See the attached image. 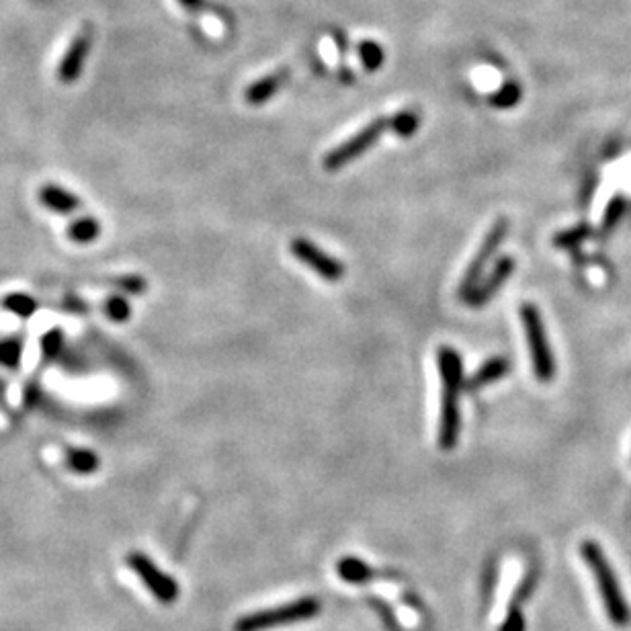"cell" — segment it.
I'll return each instance as SVG.
<instances>
[{"instance_id":"obj_22","label":"cell","mask_w":631,"mask_h":631,"mask_svg":"<svg viewBox=\"0 0 631 631\" xmlns=\"http://www.w3.org/2000/svg\"><path fill=\"white\" fill-rule=\"evenodd\" d=\"M64 343V334L60 328H51V331L45 332V337L42 339V348H43V357L45 359H54L58 357Z\"/></svg>"},{"instance_id":"obj_19","label":"cell","mask_w":631,"mask_h":631,"mask_svg":"<svg viewBox=\"0 0 631 631\" xmlns=\"http://www.w3.org/2000/svg\"><path fill=\"white\" fill-rule=\"evenodd\" d=\"M359 60L365 66V70L376 72L386 60V51L376 42H363L359 45Z\"/></svg>"},{"instance_id":"obj_5","label":"cell","mask_w":631,"mask_h":631,"mask_svg":"<svg viewBox=\"0 0 631 631\" xmlns=\"http://www.w3.org/2000/svg\"><path fill=\"white\" fill-rule=\"evenodd\" d=\"M521 322L525 328V337H527L529 343L535 378L545 384V381L554 378V357H551L548 337H545L541 316H539V310L534 304L521 306Z\"/></svg>"},{"instance_id":"obj_1","label":"cell","mask_w":631,"mask_h":631,"mask_svg":"<svg viewBox=\"0 0 631 631\" xmlns=\"http://www.w3.org/2000/svg\"><path fill=\"white\" fill-rule=\"evenodd\" d=\"M439 378H441V417H439L437 441L441 451H453L459 441V393L464 387V363L453 347H439Z\"/></svg>"},{"instance_id":"obj_3","label":"cell","mask_w":631,"mask_h":631,"mask_svg":"<svg viewBox=\"0 0 631 631\" xmlns=\"http://www.w3.org/2000/svg\"><path fill=\"white\" fill-rule=\"evenodd\" d=\"M320 601L314 596H304V599L292 601L287 604H279L273 609H262L256 613L240 617L234 623V631H267L279 626H292V623L308 621L320 613Z\"/></svg>"},{"instance_id":"obj_7","label":"cell","mask_w":631,"mask_h":631,"mask_svg":"<svg viewBox=\"0 0 631 631\" xmlns=\"http://www.w3.org/2000/svg\"><path fill=\"white\" fill-rule=\"evenodd\" d=\"M289 251H292L295 259L304 262L310 271H314L318 277L328 281V284H337V281L345 277L347 269L343 262H340L337 256L322 251V248L316 246L312 240L293 238L292 245H289Z\"/></svg>"},{"instance_id":"obj_26","label":"cell","mask_w":631,"mask_h":631,"mask_svg":"<svg viewBox=\"0 0 631 631\" xmlns=\"http://www.w3.org/2000/svg\"><path fill=\"white\" fill-rule=\"evenodd\" d=\"M201 3H203V0H181V4L187 6V9H191V11L201 9V6H203Z\"/></svg>"},{"instance_id":"obj_23","label":"cell","mask_w":631,"mask_h":631,"mask_svg":"<svg viewBox=\"0 0 631 631\" xmlns=\"http://www.w3.org/2000/svg\"><path fill=\"white\" fill-rule=\"evenodd\" d=\"M115 285L120 287L123 293H129V295H140L148 289L146 279L140 277V275H126V277L117 279Z\"/></svg>"},{"instance_id":"obj_14","label":"cell","mask_w":631,"mask_h":631,"mask_svg":"<svg viewBox=\"0 0 631 631\" xmlns=\"http://www.w3.org/2000/svg\"><path fill=\"white\" fill-rule=\"evenodd\" d=\"M66 465L74 473L89 476V473H95L98 470L101 462H98V456L95 451L70 447V449H66Z\"/></svg>"},{"instance_id":"obj_16","label":"cell","mask_w":631,"mask_h":631,"mask_svg":"<svg viewBox=\"0 0 631 631\" xmlns=\"http://www.w3.org/2000/svg\"><path fill=\"white\" fill-rule=\"evenodd\" d=\"M337 570H339L340 578H343L345 582H351V584H361V582L370 580V578L373 576V570L367 566L365 562L357 560V557H343V560L339 562Z\"/></svg>"},{"instance_id":"obj_21","label":"cell","mask_w":631,"mask_h":631,"mask_svg":"<svg viewBox=\"0 0 631 631\" xmlns=\"http://www.w3.org/2000/svg\"><path fill=\"white\" fill-rule=\"evenodd\" d=\"M518 101H521V87L517 82H504L501 90L490 97V105H495L496 109H510Z\"/></svg>"},{"instance_id":"obj_24","label":"cell","mask_w":631,"mask_h":631,"mask_svg":"<svg viewBox=\"0 0 631 631\" xmlns=\"http://www.w3.org/2000/svg\"><path fill=\"white\" fill-rule=\"evenodd\" d=\"M501 631H525V617L517 603H512L509 607V613L504 617Z\"/></svg>"},{"instance_id":"obj_11","label":"cell","mask_w":631,"mask_h":631,"mask_svg":"<svg viewBox=\"0 0 631 631\" xmlns=\"http://www.w3.org/2000/svg\"><path fill=\"white\" fill-rule=\"evenodd\" d=\"M39 203H42L43 207H48L50 212L64 214V215L76 212V209L82 206L81 197H76L74 193H70V191L54 185V183H45V185L39 189Z\"/></svg>"},{"instance_id":"obj_10","label":"cell","mask_w":631,"mask_h":631,"mask_svg":"<svg viewBox=\"0 0 631 631\" xmlns=\"http://www.w3.org/2000/svg\"><path fill=\"white\" fill-rule=\"evenodd\" d=\"M90 45H93V31H90V27H84L74 37V42L70 43V48L66 50V54L60 62V68H58V78H60L62 82L70 84L81 76L84 60L89 58Z\"/></svg>"},{"instance_id":"obj_15","label":"cell","mask_w":631,"mask_h":631,"mask_svg":"<svg viewBox=\"0 0 631 631\" xmlns=\"http://www.w3.org/2000/svg\"><path fill=\"white\" fill-rule=\"evenodd\" d=\"M98 236H101V223L93 215H84V218H78L68 226V238L76 245H90Z\"/></svg>"},{"instance_id":"obj_13","label":"cell","mask_w":631,"mask_h":631,"mask_svg":"<svg viewBox=\"0 0 631 631\" xmlns=\"http://www.w3.org/2000/svg\"><path fill=\"white\" fill-rule=\"evenodd\" d=\"M510 370L509 359L504 357H492L486 361V363L479 367V370L473 373V376L465 381V390L468 392H478L484 390L486 386L496 384V381H501L506 373Z\"/></svg>"},{"instance_id":"obj_6","label":"cell","mask_w":631,"mask_h":631,"mask_svg":"<svg viewBox=\"0 0 631 631\" xmlns=\"http://www.w3.org/2000/svg\"><path fill=\"white\" fill-rule=\"evenodd\" d=\"M506 232H509V220L506 218H498L495 223H492V228L488 230V234L484 236L482 245L473 254V259L470 261V267L465 269L462 284H459V298L465 300L468 295L476 289V285L482 281V277L486 275V269H488L490 261L495 259L498 248L502 246V242L506 238Z\"/></svg>"},{"instance_id":"obj_20","label":"cell","mask_w":631,"mask_h":631,"mask_svg":"<svg viewBox=\"0 0 631 631\" xmlns=\"http://www.w3.org/2000/svg\"><path fill=\"white\" fill-rule=\"evenodd\" d=\"M103 310L111 322H120V324L121 322H128L131 316V306L123 295H109V298L105 300Z\"/></svg>"},{"instance_id":"obj_18","label":"cell","mask_w":631,"mask_h":631,"mask_svg":"<svg viewBox=\"0 0 631 631\" xmlns=\"http://www.w3.org/2000/svg\"><path fill=\"white\" fill-rule=\"evenodd\" d=\"M3 308L19 316V318H31L39 310V304L27 293H9L3 298Z\"/></svg>"},{"instance_id":"obj_25","label":"cell","mask_w":631,"mask_h":631,"mask_svg":"<svg viewBox=\"0 0 631 631\" xmlns=\"http://www.w3.org/2000/svg\"><path fill=\"white\" fill-rule=\"evenodd\" d=\"M66 306H68L70 310H76V312H89V304H82V301H78L76 298L66 301Z\"/></svg>"},{"instance_id":"obj_12","label":"cell","mask_w":631,"mask_h":631,"mask_svg":"<svg viewBox=\"0 0 631 631\" xmlns=\"http://www.w3.org/2000/svg\"><path fill=\"white\" fill-rule=\"evenodd\" d=\"M287 76H289L287 70H279V72H273V74L259 78V81L253 82L251 87L246 89L245 93L246 103L259 107V105H265L267 101H271V98L279 93L281 87H284Z\"/></svg>"},{"instance_id":"obj_9","label":"cell","mask_w":631,"mask_h":631,"mask_svg":"<svg viewBox=\"0 0 631 631\" xmlns=\"http://www.w3.org/2000/svg\"><path fill=\"white\" fill-rule=\"evenodd\" d=\"M512 271H515V259H512V256H501V259L495 262V267H492V271L486 273L476 289L465 298V304L471 308H482L488 304V301L501 292V287L504 285V281L510 277Z\"/></svg>"},{"instance_id":"obj_8","label":"cell","mask_w":631,"mask_h":631,"mask_svg":"<svg viewBox=\"0 0 631 631\" xmlns=\"http://www.w3.org/2000/svg\"><path fill=\"white\" fill-rule=\"evenodd\" d=\"M128 566L142 578V582L160 603L170 604L179 599V584L173 580V576L158 570L148 556L140 554V551H131L128 556Z\"/></svg>"},{"instance_id":"obj_4","label":"cell","mask_w":631,"mask_h":631,"mask_svg":"<svg viewBox=\"0 0 631 631\" xmlns=\"http://www.w3.org/2000/svg\"><path fill=\"white\" fill-rule=\"evenodd\" d=\"M387 128H390L387 117H378V120L367 123V126L359 129L353 137H348L343 144H339L337 148H332L331 152L324 156V160H322V167H324L326 173H339L347 164H351L365 152H370Z\"/></svg>"},{"instance_id":"obj_2","label":"cell","mask_w":631,"mask_h":631,"mask_svg":"<svg viewBox=\"0 0 631 631\" xmlns=\"http://www.w3.org/2000/svg\"><path fill=\"white\" fill-rule=\"evenodd\" d=\"M582 557L584 562L588 564V568L593 570L595 580L599 584L601 590V599L604 609H607L609 619L615 623V626H627L631 621V611L627 601L623 599L621 587L619 582H617V576L613 568H611V564L607 562V557H604L603 549L599 548V543L596 541H584L582 543Z\"/></svg>"},{"instance_id":"obj_17","label":"cell","mask_w":631,"mask_h":631,"mask_svg":"<svg viewBox=\"0 0 631 631\" xmlns=\"http://www.w3.org/2000/svg\"><path fill=\"white\" fill-rule=\"evenodd\" d=\"M387 123H390V128L387 129H392L398 137L409 140V137L417 134L420 128V115L414 109H404V111H400V113L393 115L392 120H387Z\"/></svg>"}]
</instances>
